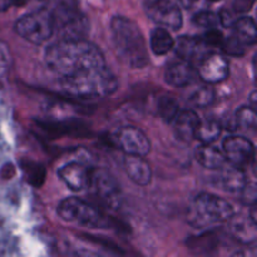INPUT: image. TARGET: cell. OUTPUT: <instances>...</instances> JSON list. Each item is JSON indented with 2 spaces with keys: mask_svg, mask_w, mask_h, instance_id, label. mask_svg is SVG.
Returning a JSON list of instances; mask_svg holds the SVG:
<instances>
[{
  "mask_svg": "<svg viewBox=\"0 0 257 257\" xmlns=\"http://www.w3.org/2000/svg\"><path fill=\"white\" fill-rule=\"evenodd\" d=\"M48 68L60 78L72 77L105 65L99 48L83 39H60L45 52Z\"/></svg>",
  "mask_w": 257,
  "mask_h": 257,
  "instance_id": "6da1fadb",
  "label": "cell"
},
{
  "mask_svg": "<svg viewBox=\"0 0 257 257\" xmlns=\"http://www.w3.org/2000/svg\"><path fill=\"white\" fill-rule=\"evenodd\" d=\"M112 43L118 58L131 68H143L148 64V53L140 27L125 17H113L110 22Z\"/></svg>",
  "mask_w": 257,
  "mask_h": 257,
  "instance_id": "7a4b0ae2",
  "label": "cell"
},
{
  "mask_svg": "<svg viewBox=\"0 0 257 257\" xmlns=\"http://www.w3.org/2000/svg\"><path fill=\"white\" fill-rule=\"evenodd\" d=\"M60 84L68 94L80 98H102L115 92L118 82L105 65L72 77L60 78Z\"/></svg>",
  "mask_w": 257,
  "mask_h": 257,
  "instance_id": "3957f363",
  "label": "cell"
},
{
  "mask_svg": "<svg viewBox=\"0 0 257 257\" xmlns=\"http://www.w3.org/2000/svg\"><path fill=\"white\" fill-rule=\"evenodd\" d=\"M235 210L228 201L211 193H201L195 198L191 211L193 223L197 226H210L227 222L233 217Z\"/></svg>",
  "mask_w": 257,
  "mask_h": 257,
  "instance_id": "277c9868",
  "label": "cell"
},
{
  "mask_svg": "<svg viewBox=\"0 0 257 257\" xmlns=\"http://www.w3.org/2000/svg\"><path fill=\"white\" fill-rule=\"evenodd\" d=\"M57 212L63 221L85 226L90 228H103L108 226V218L99 208L78 197H68L58 205Z\"/></svg>",
  "mask_w": 257,
  "mask_h": 257,
  "instance_id": "5b68a950",
  "label": "cell"
},
{
  "mask_svg": "<svg viewBox=\"0 0 257 257\" xmlns=\"http://www.w3.org/2000/svg\"><path fill=\"white\" fill-rule=\"evenodd\" d=\"M52 13L62 39H83L87 34V18L78 10L75 0H59Z\"/></svg>",
  "mask_w": 257,
  "mask_h": 257,
  "instance_id": "8992f818",
  "label": "cell"
},
{
  "mask_svg": "<svg viewBox=\"0 0 257 257\" xmlns=\"http://www.w3.org/2000/svg\"><path fill=\"white\" fill-rule=\"evenodd\" d=\"M15 32L33 44H43L55 32L52 10L39 9L23 15L15 23Z\"/></svg>",
  "mask_w": 257,
  "mask_h": 257,
  "instance_id": "52a82bcc",
  "label": "cell"
},
{
  "mask_svg": "<svg viewBox=\"0 0 257 257\" xmlns=\"http://www.w3.org/2000/svg\"><path fill=\"white\" fill-rule=\"evenodd\" d=\"M143 7L147 17L156 24L171 30H178L182 27V13L172 0H145Z\"/></svg>",
  "mask_w": 257,
  "mask_h": 257,
  "instance_id": "ba28073f",
  "label": "cell"
},
{
  "mask_svg": "<svg viewBox=\"0 0 257 257\" xmlns=\"http://www.w3.org/2000/svg\"><path fill=\"white\" fill-rule=\"evenodd\" d=\"M100 202L110 208H118L120 205V190L117 181L105 170H90L89 186Z\"/></svg>",
  "mask_w": 257,
  "mask_h": 257,
  "instance_id": "9c48e42d",
  "label": "cell"
},
{
  "mask_svg": "<svg viewBox=\"0 0 257 257\" xmlns=\"http://www.w3.org/2000/svg\"><path fill=\"white\" fill-rule=\"evenodd\" d=\"M112 141L125 155L145 157L151 151V142L147 136L137 127H122L115 131Z\"/></svg>",
  "mask_w": 257,
  "mask_h": 257,
  "instance_id": "30bf717a",
  "label": "cell"
},
{
  "mask_svg": "<svg viewBox=\"0 0 257 257\" xmlns=\"http://www.w3.org/2000/svg\"><path fill=\"white\" fill-rule=\"evenodd\" d=\"M222 152L226 161L238 168L246 167L252 162L255 157V147L250 140L241 136H230L225 138Z\"/></svg>",
  "mask_w": 257,
  "mask_h": 257,
  "instance_id": "8fae6325",
  "label": "cell"
},
{
  "mask_svg": "<svg viewBox=\"0 0 257 257\" xmlns=\"http://www.w3.org/2000/svg\"><path fill=\"white\" fill-rule=\"evenodd\" d=\"M230 68L225 58L217 53H207L198 62L197 75L207 84L221 83L228 77Z\"/></svg>",
  "mask_w": 257,
  "mask_h": 257,
  "instance_id": "7c38bea8",
  "label": "cell"
},
{
  "mask_svg": "<svg viewBox=\"0 0 257 257\" xmlns=\"http://www.w3.org/2000/svg\"><path fill=\"white\" fill-rule=\"evenodd\" d=\"M58 175L63 182L74 192L85 190L89 186L90 170L79 162H69L58 170Z\"/></svg>",
  "mask_w": 257,
  "mask_h": 257,
  "instance_id": "4fadbf2b",
  "label": "cell"
},
{
  "mask_svg": "<svg viewBox=\"0 0 257 257\" xmlns=\"http://www.w3.org/2000/svg\"><path fill=\"white\" fill-rule=\"evenodd\" d=\"M197 77V70L193 64L183 59H176L168 63L165 70V80L173 87H187L192 84Z\"/></svg>",
  "mask_w": 257,
  "mask_h": 257,
  "instance_id": "5bb4252c",
  "label": "cell"
},
{
  "mask_svg": "<svg viewBox=\"0 0 257 257\" xmlns=\"http://www.w3.org/2000/svg\"><path fill=\"white\" fill-rule=\"evenodd\" d=\"M176 54L180 59L186 62L195 63L200 62L208 52V48L202 42L201 37H190V35H182L173 44Z\"/></svg>",
  "mask_w": 257,
  "mask_h": 257,
  "instance_id": "9a60e30c",
  "label": "cell"
},
{
  "mask_svg": "<svg viewBox=\"0 0 257 257\" xmlns=\"http://www.w3.org/2000/svg\"><path fill=\"white\" fill-rule=\"evenodd\" d=\"M175 133L178 140L191 142L195 140V133L200 123V117L192 109L180 110L175 119Z\"/></svg>",
  "mask_w": 257,
  "mask_h": 257,
  "instance_id": "2e32d148",
  "label": "cell"
},
{
  "mask_svg": "<svg viewBox=\"0 0 257 257\" xmlns=\"http://www.w3.org/2000/svg\"><path fill=\"white\" fill-rule=\"evenodd\" d=\"M128 177L138 186H147L152 180V170L141 156L127 155L124 160Z\"/></svg>",
  "mask_w": 257,
  "mask_h": 257,
  "instance_id": "e0dca14e",
  "label": "cell"
},
{
  "mask_svg": "<svg viewBox=\"0 0 257 257\" xmlns=\"http://www.w3.org/2000/svg\"><path fill=\"white\" fill-rule=\"evenodd\" d=\"M196 160L208 170H221L225 166L226 158L221 150L212 146L211 143L203 145L196 151Z\"/></svg>",
  "mask_w": 257,
  "mask_h": 257,
  "instance_id": "ac0fdd59",
  "label": "cell"
},
{
  "mask_svg": "<svg viewBox=\"0 0 257 257\" xmlns=\"http://www.w3.org/2000/svg\"><path fill=\"white\" fill-rule=\"evenodd\" d=\"M231 28L233 29V35L245 45H253L256 43V23L251 17L237 18Z\"/></svg>",
  "mask_w": 257,
  "mask_h": 257,
  "instance_id": "d6986e66",
  "label": "cell"
},
{
  "mask_svg": "<svg viewBox=\"0 0 257 257\" xmlns=\"http://www.w3.org/2000/svg\"><path fill=\"white\" fill-rule=\"evenodd\" d=\"M221 170H223L222 176H221L223 188L232 193L241 192L246 186V183H247L243 171L232 165H231V167H225L223 166Z\"/></svg>",
  "mask_w": 257,
  "mask_h": 257,
  "instance_id": "ffe728a7",
  "label": "cell"
},
{
  "mask_svg": "<svg viewBox=\"0 0 257 257\" xmlns=\"http://www.w3.org/2000/svg\"><path fill=\"white\" fill-rule=\"evenodd\" d=\"M150 44L156 55H165L173 49L175 40L166 28H156L151 33Z\"/></svg>",
  "mask_w": 257,
  "mask_h": 257,
  "instance_id": "44dd1931",
  "label": "cell"
},
{
  "mask_svg": "<svg viewBox=\"0 0 257 257\" xmlns=\"http://www.w3.org/2000/svg\"><path fill=\"white\" fill-rule=\"evenodd\" d=\"M221 131H222V125H221V122H218V120L200 119V123H198L197 130H196L195 133V138L201 141L203 145H207V143L215 142L220 137Z\"/></svg>",
  "mask_w": 257,
  "mask_h": 257,
  "instance_id": "7402d4cb",
  "label": "cell"
},
{
  "mask_svg": "<svg viewBox=\"0 0 257 257\" xmlns=\"http://www.w3.org/2000/svg\"><path fill=\"white\" fill-rule=\"evenodd\" d=\"M157 113L165 122H172L180 113V105L173 97L163 95L157 102Z\"/></svg>",
  "mask_w": 257,
  "mask_h": 257,
  "instance_id": "603a6c76",
  "label": "cell"
},
{
  "mask_svg": "<svg viewBox=\"0 0 257 257\" xmlns=\"http://www.w3.org/2000/svg\"><path fill=\"white\" fill-rule=\"evenodd\" d=\"M188 102L191 103L195 107H208L210 104H212L213 100H215V90L210 87V85H202V87H198L196 89H193L192 92L188 94L187 97Z\"/></svg>",
  "mask_w": 257,
  "mask_h": 257,
  "instance_id": "cb8c5ba5",
  "label": "cell"
},
{
  "mask_svg": "<svg viewBox=\"0 0 257 257\" xmlns=\"http://www.w3.org/2000/svg\"><path fill=\"white\" fill-rule=\"evenodd\" d=\"M255 223L252 221H240L236 220L232 223V232L237 240L241 242L250 243L255 241L256 232H255Z\"/></svg>",
  "mask_w": 257,
  "mask_h": 257,
  "instance_id": "d4e9b609",
  "label": "cell"
},
{
  "mask_svg": "<svg viewBox=\"0 0 257 257\" xmlns=\"http://www.w3.org/2000/svg\"><path fill=\"white\" fill-rule=\"evenodd\" d=\"M233 118H235L236 128H246V130H255L256 128L257 117L255 108L243 105L236 110Z\"/></svg>",
  "mask_w": 257,
  "mask_h": 257,
  "instance_id": "484cf974",
  "label": "cell"
},
{
  "mask_svg": "<svg viewBox=\"0 0 257 257\" xmlns=\"http://www.w3.org/2000/svg\"><path fill=\"white\" fill-rule=\"evenodd\" d=\"M245 47L246 45L243 43H241L235 35H230L227 38H223L222 44H221V49L228 55H232V57H241V55L245 54Z\"/></svg>",
  "mask_w": 257,
  "mask_h": 257,
  "instance_id": "4316f807",
  "label": "cell"
},
{
  "mask_svg": "<svg viewBox=\"0 0 257 257\" xmlns=\"http://www.w3.org/2000/svg\"><path fill=\"white\" fill-rule=\"evenodd\" d=\"M192 22L198 27L207 28V29L217 28V25H220V15L208 10H202L193 17Z\"/></svg>",
  "mask_w": 257,
  "mask_h": 257,
  "instance_id": "83f0119b",
  "label": "cell"
},
{
  "mask_svg": "<svg viewBox=\"0 0 257 257\" xmlns=\"http://www.w3.org/2000/svg\"><path fill=\"white\" fill-rule=\"evenodd\" d=\"M201 39L205 43L206 47L210 49V48L221 47L223 40V35L220 30H217V28H211V29H208L207 32L201 37Z\"/></svg>",
  "mask_w": 257,
  "mask_h": 257,
  "instance_id": "f1b7e54d",
  "label": "cell"
},
{
  "mask_svg": "<svg viewBox=\"0 0 257 257\" xmlns=\"http://www.w3.org/2000/svg\"><path fill=\"white\" fill-rule=\"evenodd\" d=\"M255 2L256 0H235L232 4L233 12L237 14H245L252 9Z\"/></svg>",
  "mask_w": 257,
  "mask_h": 257,
  "instance_id": "f546056e",
  "label": "cell"
},
{
  "mask_svg": "<svg viewBox=\"0 0 257 257\" xmlns=\"http://www.w3.org/2000/svg\"><path fill=\"white\" fill-rule=\"evenodd\" d=\"M243 193V201H245L247 205H253L256 203V197H257V193H256V187L255 185H248L246 183V186L243 187V190L241 191Z\"/></svg>",
  "mask_w": 257,
  "mask_h": 257,
  "instance_id": "4dcf8cb0",
  "label": "cell"
},
{
  "mask_svg": "<svg viewBox=\"0 0 257 257\" xmlns=\"http://www.w3.org/2000/svg\"><path fill=\"white\" fill-rule=\"evenodd\" d=\"M178 2L186 9H195V8L200 7L202 4L203 0H178Z\"/></svg>",
  "mask_w": 257,
  "mask_h": 257,
  "instance_id": "1f68e13d",
  "label": "cell"
},
{
  "mask_svg": "<svg viewBox=\"0 0 257 257\" xmlns=\"http://www.w3.org/2000/svg\"><path fill=\"white\" fill-rule=\"evenodd\" d=\"M251 103H252V108H256V93L253 92L252 94H251Z\"/></svg>",
  "mask_w": 257,
  "mask_h": 257,
  "instance_id": "d6a6232c",
  "label": "cell"
},
{
  "mask_svg": "<svg viewBox=\"0 0 257 257\" xmlns=\"http://www.w3.org/2000/svg\"><path fill=\"white\" fill-rule=\"evenodd\" d=\"M208 2H220V0H208Z\"/></svg>",
  "mask_w": 257,
  "mask_h": 257,
  "instance_id": "836d02e7",
  "label": "cell"
},
{
  "mask_svg": "<svg viewBox=\"0 0 257 257\" xmlns=\"http://www.w3.org/2000/svg\"><path fill=\"white\" fill-rule=\"evenodd\" d=\"M39 2H42V0H39Z\"/></svg>",
  "mask_w": 257,
  "mask_h": 257,
  "instance_id": "e575fe53",
  "label": "cell"
}]
</instances>
